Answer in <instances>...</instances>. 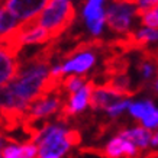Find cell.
<instances>
[{"mask_svg":"<svg viewBox=\"0 0 158 158\" xmlns=\"http://www.w3.org/2000/svg\"><path fill=\"white\" fill-rule=\"evenodd\" d=\"M51 78V68L44 61H35L20 68L18 76L7 86L2 87L3 112H22L29 109Z\"/></svg>","mask_w":158,"mask_h":158,"instance_id":"cell-1","label":"cell"},{"mask_svg":"<svg viewBox=\"0 0 158 158\" xmlns=\"http://www.w3.org/2000/svg\"><path fill=\"white\" fill-rule=\"evenodd\" d=\"M74 142V134L60 125H48L41 129L34 144L41 157H60L67 152Z\"/></svg>","mask_w":158,"mask_h":158,"instance_id":"cell-2","label":"cell"},{"mask_svg":"<svg viewBox=\"0 0 158 158\" xmlns=\"http://www.w3.org/2000/svg\"><path fill=\"white\" fill-rule=\"evenodd\" d=\"M74 18V6L68 0L47 2V6L38 15L36 23L47 29L51 35H58Z\"/></svg>","mask_w":158,"mask_h":158,"instance_id":"cell-3","label":"cell"},{"mask_svg":"<svg viewBox=\"0 0 158 158\" xmlns=\"http://www.w3.org/2000/svg\"><path fill=\"white\" fill-rule=\"evenodd\" d=\"M135 13L136 6L132 3H110L106 7V23L115 32H126L132 25Z\"/></svg>","mask_w":158,"mask_h":158,"instance_id":"cell-4","label":"cell"},{"mask_svg":"<svg viewBox=\"0 0 158 158\" xmlns=\"http://www.w3.org/2000/svg\"><path fill=\"white\" fill-rule=\"evenodd\" d=\"M45 6L47 2L44 0H9L6 2L5 10L23 23L36 19Z\"/></svg>","mask_w":158,"mask_h":158,"instance_id":"cell-5","label":"cell"},{"mask_svg":"<svg viewBox=\"0 0 158 158\" xmlns=\"http://www.w3.org/2000/svg\"><path fill=\"white\" fill-rule=\"evenodd\" d=\"M83 18L93 36H99L106 23V7L102 0H89L83 7Z\"/></svg>","mask_w":158,"mask_h":158,"instance_id":"cell-6","label":"cell"},{"mask_svg":"<svg viewBox=\"0 0 158 158\" xmlns=\"http://www.w3.org/2000/svg\"><path fill=\"white\" fill-rule=\"evenodd\" d=\"M122 97V91L116 90L115 87H94L91 93L90 106L93 109H103L107 112L112 106L123 100Z\"/></svg>","mask_w":158,"mask_h":158,"instance_id":"cell-7","label":"cell"},{"mask_svg":"<svg viewBox=\"0 0 158 158\" xmlns=\"http://www.w3.org/2000/svg\"><path fill=\"white\" fill-rule=\"evenodd\" d=\"M94 62H96V55L93 51H89V49L81 51L65 61V64L62 65L64 74H74V76L84 74L94 65Z\"/></svg>","mask_w":158,"mask_h":158,"instance_id":"cell-8","label":"cell"},{"mask_svg":"<svg viewBox=\"0 0 158 158\" xmlns=\"http://www.w3.org/2000/svg\"><path fill=\"white\" fill-rule=\"evenodd\" d=\"M61 102L57 96L48 94V96H42L41 99L35 100L32 105L29 106V116L31 118H47V116L55 113L60 109Z\"/></svg>","mask_w":158,"mask_h":158,"instance_id":"cell-9","label":"cell"},{"mask_svg":"<svg viewBox=\"0 0 158 158\" xmlns=\"http://www.w3.org/2000/svg\"><path fill=\"white\" fill-rule=\"evenodd\" d=\"M19 73L18 64H16V58L13 52L9 49H2L0 52V84L2 87L7 86L16 78Z\"/></svg>","mask_w":158,"mask_h":158,"instance_id":"cell-10","label":"cell"},{"mask_svg":"<svg viewBox=\"0 0 158 158\" xmlns=\"http://www.w3.org/2000/svg\"><path fill=\"white\" fill-rule=\"evenodd\" d=\"M136 145L132 144L131 141L122 138L120 135L112 138L106 144L105 148V155L107 158H120L126 155V157H134L136 154Z\"/></svg>","mask_w":158,"mask_h":158,"instance_id":"cell-11","label":"cell"},{"mask_svg":"<svg viewBox=\"0 0 158 158\" xmlns=\"http://www.w3.org/2000/svg\"><path fill=\"white\" fill-rule=\"evenodd\" d=\"M93 84L91 83H86V86L80 89L78 91H76L74 94L70 96V100L67 103L65 112L70 115H76L80 113L86 109L87 106L90 105V99H91V93H93Z\"/></svg>","mask_w":158,"mask_h":158,"instance_id":"cell-12","label":"cell"},{"mask_svg":"<svg viewBox=\"0 0 158 158\" xmlns=\"http://www.w3.org/2000/svg\"><path fill=\"white\" fill-rule=\"evenodd\" d=\"M119 135L135 144L136 148H147L148 145H151V139H152V134L148 129H145L144 126H135L132 129L122 131Z\"/></svg>","mask_w":158,"mask_h":158,"instance_id":"cell-13","label":"cell"},{"mask_svg":"<svg viewBox=\"0 0 158 158\" xmlns=\"http://www.w3.org/2000/svg\"><path fill=\"white\" fill-rule=\"evenodd\" d=\"M39 154L38 147L31 142L25 145H6L2 149V158H35Z\"/></svg>","mask_w":158,"mask_h":158,"instance_id":"cell-14","label":"cell"},{"mask_svg":"<svg viewBox=\"0 0 158 158\" xmlns=\"http://www.w3.org/2000/svg\"><path fill=\"white\" fill-rule=\"evenodd\" d=\"M20 22L16 18H13L10 13H7L5 7L0 12V32L3 38H9L13 34L18 32V29L20 28Z\"/></svg>","mask_w":158,"mask_h":158,"instance_id":"cell-15","label":"cell"},{"mask_svg":"<svg viewBox=\"0 0 158 158\" xmlns=\"http://www.w3.org/2000/svg\"><path fill=\"white\" fill-rule=\"evenodd\" d=\"M152 100H141V102H134L129 107V113L134 116L135 119L142 120L145 116L148 115V112L154 107Z\"/></svg>","mask_w":158,"mask_h":158,"instance_id":"cell-16","label":"cell"},{"mask_svg":"<svg viewBox=\"0 0 158 158\" xmlns=\"http://www.w3.org/2000/svg\"><path fill=\"white\" fill-rule=\"evenodd\" d=\"M134 39L139 44H148V42H157L158 41V29H149V28H141L136 31L134 35Z\"/></svg>","mask_w":158,"mask_h":158,"instance_id":"cell-17","label":"cell"},{"mask_svg":"<svg viewBox=\"0 0 158 158\" xmlns=\"http://www.w3.org/2000/svg\"><path fill=\"white\" fill-rule=\"evenodd\" d=\"M157 7L152 10L145 12L144 15H141V22H142V25H144L145 28L158 29V9Z\"/></svg>","mask_w":158,"mask_h":158,"instance_id":"cell-18","label":"cell"},{"mask_svg":"<svg viewBox=\"0 0 158 158\" xmlns=\"http://www.w3.org/2000/svg\"><path fill=\"white\" fill-rule=\"evenodd\" d=\"M141 123L144 126L145 129H157L158 128V107L157 106H154L152 109L148 112V115L145 116L144 119L141 120Z\"/></svg>","mask_w":158,"mask_h":158,"instance_id":"cell-19","label":"cell"},{"mask_svg":"<svg viewBox=\"0 0 158 158\" xmlns=\"http://www.w3.org/2000/svg\"><path fill=\"white\" fill-rule=\"evenodd\" d=\"M64 86H65V90H67L68 93L74 94L76 91H78L80 89H83V87L86 86V81H84V78H81L80 76H71L65 80Z\"/></svg>","mask_w":158,"mask_h":158,"instance_id":"cell-20","label":"cell"},{"mask_svg":"<svg viewBox=\"0 0 158 158\" xmlns=\"http://www.w3.org/2000/svg\"><path fill=\"white\" fill-rule=\"evenodd\" d=\"M131 105H132V102L129 100V99H123L122 102H119V103H116L115 106H112L109 110H107V113H109L112 118H116V116H119L123 110H129Z\"/></svg>","mask_w":158,"mask_h":158,"instance_id":"cell-21","label":"cell"},{"mask_svg":"<svg viewBox=\"0 0 158 158\" xmlns=\"http://www.w3.org/2000/svg\"><path fill=\"white\" fill-rule=\"evenodd\" d=\"M139 70H141V76L144 77L145 80H148V78H151V77L157 73V65L151 61H144L141 64V68H139Z\"/></svg>","mask_w":158,"mask_h":158,"instance_id":"cell-22","label":"cell"},{"mask_svg":"<svg viewBox=\"0 0 158 158\" xmlns=\"http://www.w3.org/2000/svg\"><path fill=\"white\" fill-rule=\"evenodd\" d=\"M64 74V68L62 65H54L51 68V78H58V77H61Z\"/></svg>","mask_w":158,"mask_h":158,"instance_id":"cell-23","label":"cell"},{"mask_svg":"<svg viewBox=\"0 0 158 158\" xmlns=\"http://www.w3.org/2000/svg\"><path fill=\"white\" fill-rule=\"evenodd\" d=\"M151 145H152V147H157V145H158V132L152 134V139H151Z\"/></svg>","mask_w":158,"mask_h":158,"instance_id":"cell-24","label":"cell"},{"mask_svg":"<svg viewBox=\"0 0 158 158\" xmlns=\"http://www.w3.org/2000/svg\"><path fill=\"white\" fill-rule=\"evenodd\" d=\"M39 158H60V157H39Z\"/></svg>","mask_w":158,"mask_h":158,"instance_id":"cell-25","label":"cell"},{"mask_svg":"<svg viewBox=\"0 0 158 158\" xmlns=\"http://www.w3.org/2000/svg\"><path fill=\"white\" fill-rule=\"evenodd\" d=\"M157 90H158V81H157Z\"/></svg>","mask_w":158,"mask_h":158,"instance_id":"cell-26","label":"cell"}]
</instances>
